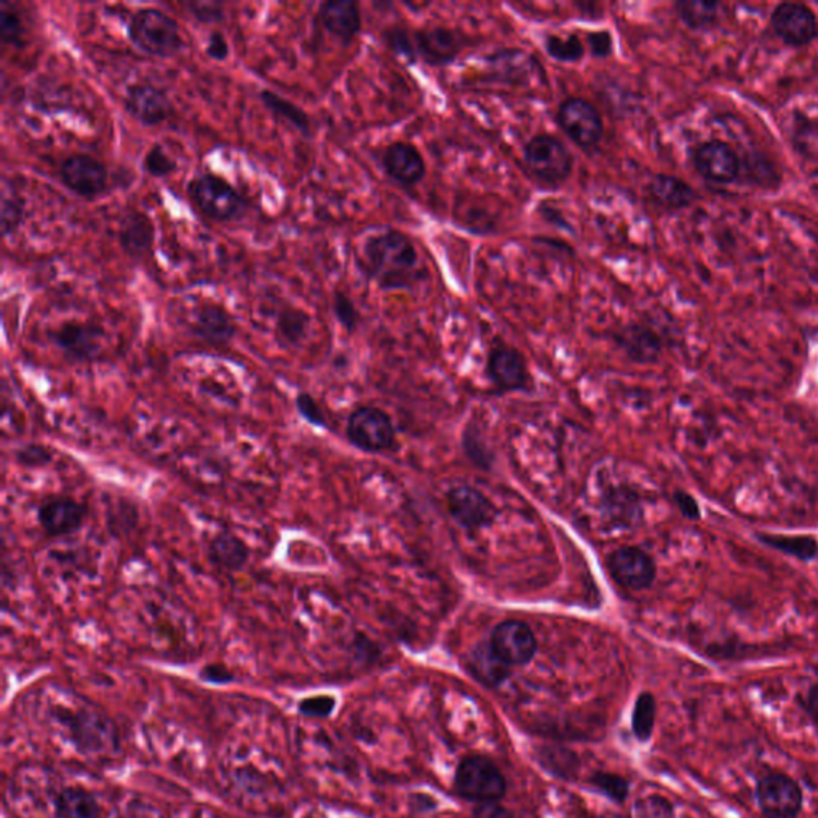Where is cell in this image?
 <instances>
[{
	"instance_id": "6da1fadb",
	"label": "cell",
	"mask_w": 818,
	"mask_h": 818,
	"mask_svg": "<svg viewBox=\"0 0 818 818\" xmlns=\"http://www.w3.org/2000/svg\"><path fill=\"white\" fill-rule=\"evenodd\" d=\"M360 268L382 292H414L429 278L413 238L399 229L369 236L361 248Z\"/></svg>"
},
{
	"instance_id": "7a4b0ae2",
	"label": "cell",
	"mask_w": 818,
	"mask_h": 818,
	"mask_svg": "<svg viewBox=\"0 0 818 818\" xmlns=\"http://www.w3.org/2000/svg\"><path fill=\"white\" fill-rule=\"evenodd\" d=\"M127 36L138 50L161 60L176 57L186 47L178 22L157 7L137 10L130 16Z\"/></svg>"
},
{
	"instance_id": "3957f363",
	"label": "cell",
	"mask_w": 818,
	"mask_h": 818,
	"mask_svg": "<svg viewBox=\"0 0 818 818\" xmlns=\"http://www.w3.org/2000/svg\"><path fill=\"white\" fill-rule=\"evenodd\" d=\"M186 192L195 209L215 223H233L250 209V203L240 191L213 173L195 175L186 186Z\"/></svg>"
},
{
	"instance_id": "277c9868",
	"label": "cell",
	"mask_w": 818,
	"mask_h": 818,
	"mask_svg": "<svg viewBox=\"0 0 818 818\" xmlns=\"http://www.w3.org/2000/svg\"><path fill=\"white\" fill-rule=\"evenodd\" d=\"M523 161L545 188H561L571 179L576 158L565 141L550 133L534 134L523 146Z\"/></svg>"
},
{
	"instance_id": "5b68a950",
	"label": "cell",
	"mask_w": 818,
	"mask_h": 818,
	"mask_svg": "<svg viewBox=\"0 0 818 818\" xmlns=\"http://www.w3.org/2000/svg\"><path fill=\"white\" fill-rule=\"evenodd\" d=\"M454 792L469 803H499L507 795V780L486 756H465L455 769Z\"/></svg>"
},
{
	"instance_id": "8992f818",
	"label": "cell",
	"mask_w": 818,
	"mask_h": 818,
	"mask_svg": "<svg viewBox=\"0 0 818 818\" xmlns=\"http://www.w3.org/2000/svg\"><path fill=\"white\" fill-rule=\"evenodd\" d=\"M562 133L583 151H592L602 144L604 122L602 112L589 99L569 96L562 99L555 114Z\"/></svg>"
},
{
	"instance_id": "52a82bcc",
	"label": "cell",
	"mask_w": 818,
	"mask_h": 818,
	"mask_svg": "<svg viewBox=\"0 0 818 818\" xmlns=\"http://www.w3.org/2000/svg\"><path fill=\"white\" fill-rule=\"evenodd\" d=\"M413 37L417 61L431 68L454 63L469 45V37L462 31L441 24H427L414 29Z\"/></svg>"
},
{
	"instance_id": "ba28073f",
	"label": "cell",
	"mask_w": 818,
	"mask_h": 818,
	"mask_svg": "<svg viewBox=\"0 0 818 818\" xmlns=\"http://www.w3.org/2000/svg\"><path fill=\"white\" fill-rule=\"evenodd\" d=\"M485 63V79L493 85L527 86L534 78H545L537 58L523 48H500Z\"/></svg>"
},
{
	"instance_id": "9c48e42d",
	"label": "cell",
	"mask_w": 818,
	"mask_h": 818,
	"mask_svg": "<svg viewBox=\"0 0 818 818\" xmlns=\"http://www.w3.org/2000/svg\"><path fill=\"white\" fill-rule=\"evenodd\" d=\"M693 170L713 185L730 186L740 179L742 158L726 141L710 140L690 151Z\"/></svg>"
},
{
	"instance_id": "30bf717a",
	"label": "cell",
	"mask_w": 818,
	"mask_h": 818,
	"mask_svg": "<svg viewBox=\"0 0 818 818\" xmlns=\"http://www.w3.org/2000/svg\"><path fill=\"white\" fill-rule=\"evenodd\" d=\"M58 173L64 188L81 199L95 200L108 191V167L85 152L66 157Z\"/></svg>"
},
{
	"instance_id": "8fae6325",
	"label": "cell",
	"mask_w": 818,
	"mask_h": 818,
	"mask_svg": "<svg viewBox=\"0 0 818 818\" xmlns=\"http://www.w3.org/2000/svg\"><path fill=\"white\" fill-rule=\"evenodd\" d=\"M755 795L766 818H796L803 810V790L796 780L780 772L761 776Z\"/></svg>"
},
{
	"instance_id": "7c38bea8",
	"label": "cell",
	"mask_w": 818,
	"mask_h": 818,
	"mask_svg": "<svg viewBox=\"0 0 818 818\" xmlns=\"http://www.w3.org/2000/svg\"><path fill=\"white\" fill-rule=\"evenodd\" d=\"M66 357L79 364H88L102 355L106 333L99 324L90 322H66L48 333Z\"/></svg>"
},
{
	"instance_id": "4fadbf2b",
	"label": "cell",
	"mask_w": 818,
	"mask_h": 818,
	"mask_svg": "<svg viewBox=\"0 0 818 818\" xmlns=\"http://www.w3.org/2000/svg\"><path fill=\"white\" fill-rule=\"evenodd\" d=\"M347 437L360 450L379 452L392 448L395 430L384 411L364 406L355 410L348 417Z\"/></svg>"
},
{
	"instance_id": "5bb4252c",
	"label": "cell",
	"mask_w": 818,
	"mask_h": 818,
	"mask_svg": "<svg viewBox=\"0 0 818 818\" xmlns=\"http://www.w3.org/2000/svg\"><path fill=\"white\" fill-rule=\"evenodd\" d=\"M775 36L789 47H807L818 37L816 12L804 3H779L771 13Z\"/></svg>"
},
{
	"instance_id": "9a60e30c",
	"label": "cell",
	"mask_w": 818,
	"mask_h": 818,
	"mask_svg": "<svg viewBox=\"0 0 818 818\" xmlns=\"http://www.w3.org/2000/svg\"><path fill=\"white\" fill-rule=\"evenodd\" d=\"M493 651L509 667L530 664L537 652L534 631L520 620H506L497 625L489 640Z\"/></svg>"
},
{
	"instance_id": "2e32d148",
	"label": "cell",
	"mask_w": 818,
	"mask_h": 818,
	"mask_svg": "<svg viewBox=\"0 0 818 818\" xmlns=\"http://www.w3.org/2000/svg\"><path fill=\"white\" fill-rule=\"evenodd\" d=\"M123 109L131 119L152 129L167 122L173 112V105L165 90L152 84H133L127 88L123 96Z\"/></svg>"
},
{
	"instance_id": "e0dca14e",
	"label": "cell",
	"mask_w": 818,
	"mask_h": 818,
	"mask_svg": "<svg viewBox=\"0 0 818 818\" xmlns=\"http://www.w3.org/2000/svg\"><path fill=\"white\" fill-rule=\"evenodd\" d=\"M610 576L628 590H647L655 581V562L638 547H623L614 552L607 560Z\"/></svg>"
},
{
	"instance_id": "ac0fdd59",
	"label": "cell",
	"mask_w": 818,
	"mask_h": 818,
	"mask_svg": "<svg viewBox=\"0 0 818 818\" xmlns=\"http://www.w3.org/2000/svg\"><path fill=\"white\" fill-rule=\"evenodd\" d=\"M382 170L402 188H416L426 178L427 167L423 154L414 144L395 141L381 154Z\"/></svg>"
},
{
	"instance_id": "d6986e66",
	"label": "cell",
	"mask_w": 818,
	"mask_h": 818,
	"mask_svg": "<svg viewBox=\"0 0 818 818\" xmlns=\"http://www.w3.org/2000/svg\"><path fill=\"white\" fill-rule=\"evenodd\" d=\"M452 518L465 530H482L495 523L496 510L488 497L471 486H458L448 496Z\"/></svg>"
},
{
	"instance_id": "ffe728a7",
	"label": "cell",
	"mask_w": 818,
	"mask_h": 818,
	"mask_svg": "<svg viewBox=\"0 0 818 818\" xmlns=\"http://www.w3.org/2000/svg\"><path fill=\"white\" fill-rule=\"evenodd\" d=\"M86 517L84 503L72 497H50L44 500L37 513L44 533L50 537L68 536L81 530Z\"/></svg>"
},
{
	"instance_id": "44dd1931",
	"label": "cell",
	"mask_w": 818,
	"mask_h": 818,
	"mask_svg": "<svg viewBox=\"0 0 818 818\" xmlns=\"http://www.w3.org/2000/svg\"><path fill=\"white\" fill-rule=\"evenodd\" d=\"M191 330L203 343L226 345L236 337L237 323L233 313L221 304L203 303L192 313Z\"/></svg>"
},
{
	"instance_id": "7402d4cb",
	"label": "cell",
	"mask_w": 818,
	"mask_h": 818,
	"mask_svg": "<svg viewBox=\"0 0 818 818\" xmlns=\"http://www.w3.org/2000/svg\"><path fill=\"white\" fill-rule=\"evenodd\" d=\"M614 341L635 364H655L664 351L657 331L644 323H628L614 333Z\"/></svg>"
},
{
	"instance_id": "603a6c76",
	"label": "cell",
	"mask_w": 818,
	"mask_h": 818,
	"mask_svg": "<svg viewBox=\"0 0 818 818\" xmlns=\"http://www.w3.org/2000/svg\"><path fill=\"white\" fill-rule=\"evenodd\" d=\"M320 22L327 33L348 45L361 33L364 16L354 0H327L319 9Z\"/></svg>"
},
{
	"instance_id": "cb8c5ba5",
	"label": "cell",
	"mask_w": 818,
	"mask_h": 818,
	"mask_svg": "<svg viewBox=\"0 0 818 818\" xmlns=\"http://www.w3.org/2000/svg\"><path fill=\"white\" fill-rule=\"evenodd\" d=\"M488 375L502 390L524 389L530 382L526 358L517 348L497 345L488 358Z\"/></svg>"
},
{
	"instance_id": "d4e9b609",
	"label": "cell",
	"mask_w": 818,
	"mask_h": 818,
	"mask_svg": "<svg viewBox=\"0 0 818 818\" xmlns=\"http://www.w3.org/2000/svg\"><path fill=\"white\" fill-rule=\"evenodd\" d=\"M117 238L127 257L133 261H141L151 253L154 247V223L146 213L140 210H127L120 217Z\"/></svg>"
},
{
	"instance_id": "484cf974",
	"label": "cell",
	"mask_w": 818,
	"mask_h": 818,
	"mask_svg": "<svg viewBox=\"0 0 818 818\" xmlns=\"http://www.w3.org/2000/svg\"><path fill=\"white\" fill-rule=\"evenodd\" d=\"M648 195L654 205L667 212H681L697 200V192L689 182L678 176L657 173L648 182Z\"/></svg>"
},
{
	"instance_id": "4316f807",
	"label": "cell",
	"mask_w": 818,
	"mask_h": 818,
	"mask_svg": "<svg viewBox=\"0 0 818 818\" xmlns=\"http://www.w3.org/2000/svg\"><path fill=\"white\" fill-rule=\"evenodd\" d=\"M206 552L213 565L226 571H241L250 561V548L230 531H220L210 538Z\"/></svg>"
},
{
	"instance_id": "83f0119b",
	"label": "cell",
	"mask_w": 818,
	"mask_h": 818,
	"mask_svg": "<svg viewBox=\"0 0 818 818\" xmlns=\"http://www.w3.org/2000/svg\"><path fill=\"white\" fill-rule=\"evenodd\" d=\"M69 727L72 740L84 751H99L105 748L106 742L114 740V727L99 714H75L69 721Z\"/></svg>"
},
{
	"instance_id": "f1b7e54d",
	"label": "cell",
	"mask_w": 818,
	"mask_h": 818,
	"mask_svg": "<svg viewBox=\"0 0 818 818\" xmlns=\"http://www.w3.org/2000/svg\"><path fill=\"white\" fill-rule=\"evenodd\" d=\"M510 668L497 657L491 644H479L469 654L467 669L476 681L488 688H497L509 679Z\"/></svg>"
},
{
	"instance_id": "f546056e",
	"label": "cell",
	"mask_w": 818,
	"mask_h": 818,
	"mask_svg": "<svg viewBox=\"0 0 818 818\" xmlns=\"http://www.w3.org/2000/svg\"><path fill=\"white\" fill-rule=\"evenodd\" d=\"M676 16L690 31L696 33H709L718 27L721 22L720 2H707V0H679L673 3Z\"/></svg>"
},
{
	"instance_id": "4dcf8cb0",
	"label": "cell",
	"mask_w": 818,
	"mask_h": 818,
	"mask_svg": "<svg viewBox=\"0 0 818 818\" xmlns=\"http://www.w3.org/2000/svg\"><path fill=\"white\" fill-rule=\"evenodd\" d=\"M259 99H261L262 106L272 114V117L299 131L304 138H312V120L298 105L269 88L259 92Z\"/></svg>"
},
{
	"instance_id": "1f68e13d",
	"label": "cell",
	"mask_w": 818,
	"mask_h": 818,
	"mask_svg": "<svg viewBox=\"0 0 818 818\" xmlns=\"http://www.w3.org/2000/svg\"><path fill=\"white\" fill-rule=\"evenodd\" d=\"M58 818H102V806L88 790L69 786L55 797Z\"/></svg>"
},
{
	"instance_id": "d6a6232c",
	"label": "cell",
	"mask_w": 818,
	"mask_h": 818,
	"mask_svg": "<svg viewBox=\"0 0 818 818\" xmlns=\"http://www.w3.org/2000/svg\"><path fill=\"white\" fill-rule=\"evenodd\" d=\"M310 317L298 307H285L275 320V337L282 347H299L309 333Z\"/></svg>"
},
{
	"instance_id": "836d02e7",
	"label": "cell",
	"mask_w": 818,
	"mask_h": 818,
	"mask_svg": "<svg viewBox=\"0 0 818 818\" xmlns=\"http://www.w3.org/2000/svg\"><path fill=\"white\" fill-rule=\"evenodd\" d=\"M759 541L782 554L797 560L814 561L818 558V542L813 536H779V534H759Z\"/></svg>"
},
{
	"instance_id": "e575fe53",
	"label": "cell",
	"mask_w": 818,
	"mask_h": 818,
	"mask_svg": "<svg viewBox=\"0 0 818 818\" xmlns=\"http://www.w3.org/2000/svg\"><path fill=\"white\" fill-rule=\"evenodd\" d=\"M544 48L552 60L565 64L579 63L586 54L585 44L578 34H547Z\"/></svg>"
},
{
	"instance_id": "d590c367",
	"label": "cell",
	"mask_w": 818,
	"mask_h": 818,
	"mask_svg": "<svg viewBox=\"0 0 818 818\" xmlns=\"http://www.w3.org/2000/svg\"><path fill=\"white\" fill-rule=\"evenodd\" d=\"M655 714H657L655 697L651 692H641L631 713V733L638 742L647 744L651 740L654 734Z\"/></svg>"
},
{
	"instance_id": "8d00e7d4",
	"label": "cell",
	"mask_w": 818,
	"mask_h": 818,
	"mask_svg": "<svg viewBox=\"0 0 818 818\" xmlns=\"http://www.w3.org/2000/svg\"><path fill=\"white\" fill-rule=\"evenodd\" d=\"M537 761L541 762L542 769L550 772L552 775L569 779L578 771L579 759L572 751L560 747H542L536 755Z\"/></svg>"
},
{
	"instance_id": "74e56055",
	"label": "cell",
	"mask_w": 818,
	"mask_h": 818,
	"mask_svg": "<svg viewBox=\"0 0 818 818\" xmlns=\"http://www.w3.org/2000/svg\"><path fill=\"white\" fill-rule=\"evenodd\" d=\"M24 221V200L16 191H10L7 182L2 189V213H0V227L3 237L13 236L22 227Z\"/></svg>"
},
{
	"instance_id": "f35d334b",
	"label": "cell",
	"mask_w": 818,
	"mask_h": 818,
	"mask_svg": "<svg viewBox=\"0 0 818 818\" xmlns=\"http://www.w3.org/2000/svg\"><path fill=\"white\" fill-rule=\"evenodd\" d=\"M413 31L405 24H390L382 33L386 45L408 63H416V48H414Z\"/></svg>"
},
{
	"instance_id": "ab89813d",
	"label": "cell",
	"mask_w": 818,
	"mask_h": 818,
	"mask_svg": "<svg viewBox=\"0 0 818 818\" xmlns=\"http://www.w3.org/2000/svg\"><path fill=\"white\" fill-rule=\"evenodd\" d=\"M590 785L617 804H624L630 795V782L625 776L613 772H596L590 776Z\"/></svg>"
},
{
	"instance_id": "60d3db41",
	"label": "cell",
	"mask_w": 818,
	"mask_h": 818,
	"mask_svg": "<svg viewBox=\"0 0 818 818\" xmlns=\"http://www.w3.org/2000/svg\"><path fill=\"white\" fill-rule=\"evenodd\" d=\"M143 168L152 178L165 179L178 170V164L162 144L154 143L144 154Z\"/></svg>"
},
{
	"instance_id": "b9f144b4",
	"label": "cell",
	"mask_w": 818,
	"mask_h": 818,
	"mask_svg": "<svg viewBox=\"0 0 818 818\" xmlns=\"http://www.w3.org/2000/svg\"><path fill=\"white\" fill-rule=\"evenodd\" d=\"M23 34L22 16L13 7L3 2L2 9H0V39H2V44L22 47Z\"/></svg>"
},
{
	"instance_id": "7bdbcfd3",
	"label": "cell",
	"mask_w": 818,
	"mask_h": 818,
	"mask_svg": "<svg viewBox=\"0 0 818 818\" xmlns=\"http://www.w3.org/2000/svg\"><path fill=\"white\" fill-rule=\"evenodd\" d=\"M333 313L347 333H354L360 324L361 317L357 306L352 301L351 296L341 289H336L333 295Z\"/></svg>"
},
{
	"instance_id": "ee69618b",
	"label": "cell",
	"mask_w": 818,
	"mask_h": 818,
	"mask_svg": "<svg viewBox=\"0 0 818 818\" xmlns=\"http://www.w3.org/2000/svg\"><path fill=\"white\" fill-rule=\"evenodd\" d=\"M192 19L200 24H220L226 19L224 3L216 0H192L186 3Z\"/></svg>"
},
{
	"instance_id": "f6af8a7d",
	"label": "cell",
	"mask_w": 818,
	"mask_h": 818,
	"mask_svg": "<svg viewBox=\"0 0 818 818\" xmlns=\"http://www.w3.org/2000/svg\"><path fill=\"white\" fill-rule=\"evenodd\" d=\"M15 459L22 467L43 469L54 461V454L43 444L29 443L15 451Z\"/></svg>"
},
{
	"instance_id": "bcb514c9",
	"label": "cell",
	"mask_w": 818,
	"mask_h": 818,
	"mask_svg": "<svg viewBox=\"0 0 818 818\" xmlns=\"http://www.w3.org/2000/svg\"><path fill=\"white\" fill-rule=\"evenodd\" d=\"M585 48L590 57L596 60L613 57L614 55V36L610 31H590L585 34Z\"/></svg>"
},
{
	"instance_id": "7dc6e473",
	"label": "cell",
	"mask_w": 818,
	"mask_h": 818,
	"mask_svg": "<svg viewBox=\"0 0 818 818\" xmlns=\"http://www.w3.org/2000/svg\"><path fill=\"white\" fill-rule=\"evenodd\" d=\"M334 709H336V699L331 696L307 697L298 706L299 713L309 718H328Z\"/></svg>"
},
{
	"instance_id": "c3c4849f",
	"label": "cell",
	"mask_w": 818,
	"mask_h": 818,
	"mask_svg": "<svg viewBox=\"0 0 818 818\" xmlns=\"http://www.w3.org/2000/svg\"><path fill=\"white\" fill-rule=\"evenodd\" d=\"M296 410L301 414L307 423L312 424L316 427H327V419H324L323 411L320 410L319 403L316 402L312 395L309 393H299L295 400Z\"/></svg>"
},
{
	"instance_id": "681fc988",
	"label": "cell",
	"mask_w": 818,
	"mask_h": 818,
	"mask_svg": "<svg viewBox=\"0 0 818 818\" xmlns=\"http://www.w3.org/2000/svg\"><path fill=\"white\" fill-rule=\"evenodd\" d=\"M205 54L215 61H226L229 58V43H227L226 36L221 31L215 29L210 34Z\"/></svg>"
},
{
	"instance_id": "f907efd6",
	"label": "cell",
	"mask_w": 818,
	"mask_h": 818,
	"mask_svg": "<svg viewBox=\"0 0 818 818\" xmlns=\"http://www.w3.org/2000/svg\"><path fill=\"white\" fill-rule=\"evenodd\" d=\"M675 503L681 515L688 518V520H699L702 517L699 502H697L696 497L688 495V493L676 491Z\"/></svg>"
},
{
	"instance_id": "816d5d0a",
	"label": "cell",
	"mask_w": 818,
	"mask_h": 818,
	"mask_svg": "<svg viewBox=\"0 0 818 818\" xmlns=\"http://www.w3.org/2000/svg\"><path fill=\"white\" fill-rule=\"evenodd\" d=\"M474 818H515V816L499 803H485L476 804Z\"/></svg>"
},
{
	"instance_id": "f5cc1de1",
	"label": "cell",
	"mask_w": 818,
	"mask_h": 818,
	"mask_svg": "<svg viewBox=\"0 0 818 818\" xmlns=\"http://www.w3.org/2000/svg\"><path fill=\"white\" fill-rule=\"evenodd\" d=\"M200 676H202V679H205V681L215 683V685H226V683H230L234 679V675L229 669L223 667V665L216 664L203 668Z\"/></svg>"
},
{
	"instance_id": "db71d44e",
	"label": "cell",
	"mask_w": 818,
	"mask_h": 818,
	"mask_svg": "<svg viewBox=\"0 0 818 818\" xmlns=\"http://www.w3.org/2000/svg\"><path fill=\"white\" fill-rule=\"evenodd\" d=\"M806 710L809 713L810 720L818 727V683L809 689L807 693Z\"/></svg>"
}]
</instances>
